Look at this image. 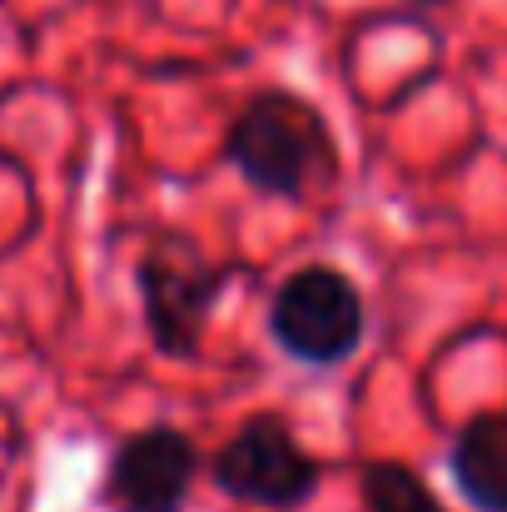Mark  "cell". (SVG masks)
I'll list each match as a JSON object with an SVG mask.
<instances>
[{
    "label": "cell",
    "mask_w": 507,
    "mask_h": 512,
    "mask_svg": "<svg viewBox=\"0 0 507 512\" xmlns=\"http://www.w3.org/2000/svg\"><path fill=\"white\" fill-rule=\"evenodd\" d=\"M448 473L473 512H507V413H478L458 428Z\"/></svg>",
    "instance_id": "8992f818"
},
{
    "label": "cell",
    "mask_w": 507,
    "mask_h": 512,
    "mask_svg": "<svg viewBox=\"0 0 507 512\" xmlns=\"http://www.w3.org/2000/svg\"><path fill=\"white\" fill-rule=\"evenodd\" d=\"M199 478V448L184 428L150 423L115 443L100 483L105 512H189Z\"/></svg>",
    "instance_id": "5b68a950"
},
{
    "label": "cell",
    "mask_w": 507,
    "mask_h": 512,
    "mask_svg": "<svg viewBox=\"0 0 507 512\" xmlns=\"http://www.w3.org/2000/svg\"><path fill=\"white\" fill-rule=\"evenodd\" d=\"M224 165L269 199L299 204L314 189H329L343 174L334 125L299 90H259L224 130Z\"/></svg>",
    "instance_id": "6da1fadb"
},
{
    "label": "cell",
    "mask_w": 507,
    "mask_h": 512,
    "mask_svg": "<svg viewBox=\"0 0 507 512\" xmlns=\"http://www.w3.org/2000/svg\"><path fill=\"white\" fill-rule=\"evenodd\" d=\"M368 309L358 284L334 264L294 269L269 299V339L304 368H338L358 353Z\"/></svg>",
    "instance_id": "277c9868"
},
{
    "label": "cell",
    "mask_w": 507,
    "mask_h": 512,
    "mask_svg": "<svg viewBox=\"0 0 507 512\" xmlns=\"http://www.w3.org/2000/svg\"><path fill=\"white\" fill-rule=\"evenodd\" d=\"M408 5H448V0H408Z\"/></svg>",
    "instance_id": "ba28073f"
},
{
    "label": "cell",
    "mask_w": 507,
    "mask_h": 512,
    "mask_svg": "<svg viewBox=\"0 0 507 512\" xmlns=\"http://www.w3.org/2000/svg\"><path fill=\"white\" fill-rule=\"evenodd\" d=\"M209 483L244 508L299 512L304 503H314L324 483V463L294 438V428L279 413H254L239 423L234 438L214 448Z\"/></svg>",
    "instance_id": "3957f363"
},
{
    "label": "cell",
    "mask_w": 507,
    "mask_h": 512,
    "mask_svg": "<svg viewBox=\"0 0 507 512\" xmlns=\"http://www.w3.org/2000/svg\"><path fill=\"white\" fill-rule=\"evenodd\" d=\"M234 279H239V264H214V259H204V249L189 234L165 229L135 264V289H140V309H145V329H150L155 353L194 358L204 348V329Z\"/></svg>",
    "instance_id": "7a4b0ae2"
},
{
    "label": "cell",
    "mask_w": 507,
    "mask_h": 512,
    "mask_svg": "<svg viewBox=\"0 0 507 512\" xmlns=\"http://www.w3.org/2000/svg\"><path fill=\"white\" fill-rule=\"evenodd\" d=\"M358 493L368 512H448V503H438V493L393 458H373L358 468Z\"/></svg>",
    "instance_id": "52a82bcc"
}]
</instances>
